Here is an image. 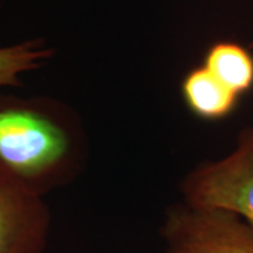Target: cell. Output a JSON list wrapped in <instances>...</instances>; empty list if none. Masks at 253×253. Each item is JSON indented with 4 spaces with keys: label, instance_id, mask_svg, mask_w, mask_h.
Returning a JSON list of instances; mask_svg holds the SVG:
<instances>
[{
    "label": "cell",
    "instance_id": "6da1fadb",
    "mask_svg": "<svg viewBox=\"0 0 253 253\" xmlns=\"http://www.w3.org/2000/svg\"><path fill=\"white\" fill-rule=\"evenodd\" d=\"M87 159L81 117L62 101L0 94V173L45 197L72 183Z\"/></svg>",
    "mask_w": 253,
    "mask_h": 253
},
{
    "label": "cell",
    "instance_id": "7a4b0ae2",
    "mask_svg": "<svg viewBox=\"0 0 253 253\" xmlns=\"http://www.w3.org/2000/svg\"><path fill=\"white\" fill-rule=\"evenodd\" d=\"M179 190L181 201L229 211L253 228V124L241 129L229 154L190 170Z\"/></svg>",
    "mask_w": 253,
    "mask_h": 253
},
{
    "label": "cell",
    "instance_id": "3957f363",
    "mask_svg": "<svg viewBox=\"0 0 253 253\" xmlns=\"http://www.w3.org/2000/svg\"><path fill=\"white\" fill-rule=\"evenodd\" d=\"M162 253H253V228L235 214L179 201L166 210Z\"/></svg>",
    "mask_w": 253,
    "mask_h": 253
},
{
    "label": "cell",
    "instance_id": "277c9868",
    "mask_svg": "<svg viewBox=\"0 0 253 253\" xmlns=\"http://www.w3.org/2000/svg\"><path fill=\"white\" fill-rule=\"evenodd\" d=\"M51 225L44 197L0 173V253H44Z\"/></svg>",
    "mask_w": 253,
    "mask_h": 253
},
{
    "label": "cell",
    "instance_id": "5b68a950",
    "mask_svg": "<svg viewBox=\"0 0 253 253\" xmlns=\"http://www.w3.org/2000/svg\"><path fill=\"white\" fill-rule=\"evenodd\" d=\"M180 91L190 113L204 121L228 118L235 111L241 99L203 65L184 75Z\"/></svg>",
    "mask_w": 253,
    "mask_h": 253
},
{
    "label": "cell",
    "instance_id": "8992f818",
    "mask_svg": "<svg viewBox=\"0 0 253 253\" xmlns=\"http://www.w3.org/2000/svg\"><path fill=\"white\" fill-rule=\"evenodd\" d=\"M203 66L239 97L253 89V54L241 42L215 41L207 48Z\"/></svg>",
    "mask_w": 253,
    "mask_h": 253
},
{
    "label": "cell",
    "instance_id": "52a82bcc",
    "mask_svg": "<svg viewBox=\"0 0 253 253\" xmlns=\"http://www.w3.org/2000/svg\"><path fill=\"white\" fill-rule=\"evenodd\" d=\"M54 48L44 40H27L20 44L0 46V87L21 86V76L42 68L52 59Z\"/></svg>",
    "mask_w": 253,
    "mask_h": 253
}]
</instances>
